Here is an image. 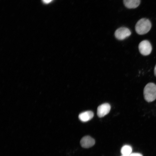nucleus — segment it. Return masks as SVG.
Wrapping results in <instances>:
<instances>
[{"label":"nucleus","instance_id":"1","mask_svg":"<svg viewBox=\"0 0 156 156\" xmlns=\"http://www.w3.org/2000/svg\"><path fill=\"white\" fill-rule=\"evenodd\" d=\"M145 100L150 103L156 99V85L152 82L149 83L145 86L143 90Z\"/></svg>","mask_w":156,"mask_h":156},{"label":"nucleus","instance_id":"2","mask_svg":"<svg viewBox=\"0 0 156 156\" xmlns=\"http://www.w3.org/2000/svg\"><path fill=\"white\" fill-rule=\"evenodd\" d=\"M151 23L150 21L146 18H142L136 23L135 29L136 33L141 35L147 33L151 29Z\"/></svg>","mask_w":156,"mask_h":156},{"label":"nucleus","instance_id":"3","mask_svg":"<svg viewBox=\"0 0 156 156\" xmlns=\"http://www.w3.org/2000/svg\"><path fill=\"white\" fill-rule=\"evenodd\" d=\"M139 51L140 53L144 56L149 55L152 50V47L150 42L148 40L142 41L138 45Z\"/></svg>","mask_w":156,"mask_h":156},{"label":"nucleus","instance_id":"4","mask_svg":"<svg viewBox=\"0 0 156 156\" xmlns=\"http://www.w3.org/2000/svg\"><path fill=\"white\" fill-rule=\"evenodd\" d=\"M131 32L128 28L122 27L118 29L115 31L114 35L115 37L118 40H122L129 36Z\"/></svg>","mask_w":156,"mask_h":156},{"label":"nucleus","instance_id":"5","mask_svg":"<svg viewBox=\"0 0 156 156\" xmlns=\"http://www.w3.org/2000/svg\"><path fill=\"white\" fill-rule=\"evenodd\" d=\"M110 109V105L108 103H104L100 105L97 109L98 116L101 118L104 116L109 112Z\"/></svg>","mask_w":156,"mask_h":156},{"label":"nucleus","instance_id":"6","mask_svg":"<svg viewBox=\"0 0 156 156\" xmlns=\"http://www.w3.org/2000/svg\"><path fill=\"white\" fill-rule=\"evenodd\" d=\"M95 143L94 140L89 136H86L82 138L80 141L81 146L85 148H90Z\"/></svg>","mask_w":156,"mask_h":156},{"label":"nucleus","instance_id":"7","mask_svg":"<svg viewBox=\"0 0 156 156\" xmlns=\"http://www.w3.org/2000/svg\"><path fill=\"white\" fill-rule=\"evenodd\" d=\"M94 116L92 112L88 111L80 113L79 116V118L81 121L86 122L90 120Z\"/></svg>","mask_w":156,"mask_h":156},{"label":"nucleus","instance_id":"8","mask_svg":"<svg viewBox=\"0 0 156 156\" xmlns=\"http://www.w3.org/2000/svg\"><path fill=\"white\" fill-rule=\"evenodd\" d=\"M125 6L129 9L137 8L140 3V0H123Z\"/></svg>","mask_w":156,"mask_h":156},{"label":"nucleus","instance_id":"9","mask_svg":"<svg viewBox=\"0 0 156 156\" xmlns=\"http://www.w3.org/2000/svg\"><path fill=\"white\" fill-rule=\"evenodd\" d=\"M132 148L129 145H125L123 146L121 149V153L122 155L129 156L131 153Z\"/></svg>","mask_w":156,"mask_h":156},{"label":"nucleus","instance_id":"10","mask_svg":"<svg viewBox=\"0 0 156 156\" xmlns=\"http://www.w3.org/2000/svg\"><path fill=\"white\" fill-rule=\"evenodd\" d=\"M128 156H143L142 155L139 153H131Z\"/></svg>","mask_w":156,"mask_h":156},{"label":"nucleus","instance_id":"11","mask_svg":"<svg viewBox=\"0 0 156 156\" xmlns=\"http://www.w3.org/2000/svg\"><path fill=\"white\" fill-rule=\"evenodd\" d=\"M53 0H42L43 3L47 4L50 3Z\"/></svg>","mask_w":156,"mask_h":156},{"label":"nucleus","instance_id":"12","mask_svg":"<svg viewBox=\"0 0 156 156\" xmlns=\"http://www.w3.org/2000/svg\"><path fill=\"white\" fill-rule=\"evenodd\" d=\"M154 71V75L156 77V64L155 66Z\"/></svg>","mask_w":156,"mask_h":156}]
</instances>
